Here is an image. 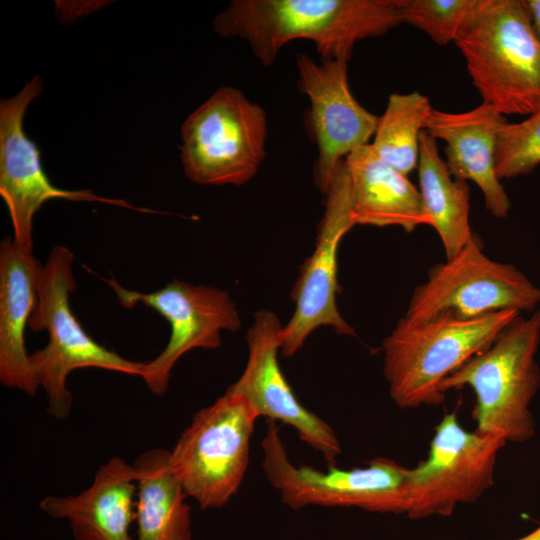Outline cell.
I'll return each instance as SVG.
<instances>
[{
    "instance_id": "12",
    "label": "cell",
    "mask_w": 540,
    "mask_h": 540,
    "mask_svg": "<svg viewBox=\"0 0 540 540\" xmlns=\"http://www.w3.org/2000/svg\"><path fill=\"white\" fill-rule=\"evenodd\" d=\"M325 197L315 248L300 268L291 291L295 309L281 332L280 351L287 358L295 355L309 335L321 326H329L339 335H356L336 306L340 290L338 248L343 237L355 226L351 215V183L344 160L337 166Z\"/></svg>"
},
{
    "instance_id": "1",
    "label": "cell",
    "mask_w": 540,
    "mask_h": 540,
    "mask_svg": "<svg viewBox=\"0 0 540 540\" xmlns=\"http://www.w3.org/2000/svg\"><path fill=\"white\" fill-rule=\"evenodd\" d=\"M400 0H233L213 20L223 37L245 40L264 66L292 40L312 41L321 61L347 62L355 44L403 23Z\"/></svg>"
},
{
    "instance_id": "20",
    "label": "cell",
    "mask_w": 540,
    "mask_h": 540,
    "mask_svg": "<svg viewBox=\"0 0 540 540\" xmlns=\"http://www.w3.org/2000/svg\"><path fill=\"white\" fill-rule=\"evenodd\" d=\"M137 484L136 540H191L188 497L170 463V451L154 448L132 464Z\"/></svg>"
},
{
    "instance_id": "15",
    "label": "cell",
    "mask_w": 540,
    "mask_h": 540,
    "mask_svg": "<svg viewBox=\"0 0 540 540\" xmlns=\"http://www.w3.org/2000/svg\"><path fill=\"white\" fill-rule=\"evenodd\" d=\"M282 328L273 311L255 312L246 335V366L231 387L245 396L259 417L290 425L302 441L323 456L328 466L335 465L342 450L334 430L298 401L281 371L278 352Z\"/></svg>"
},
{
    "instance_id": "6",
    "label": "cell",
    "mask_w": 540,
    "mask_h": 540,
    "mask_svg": "<svg viewBox=\"0 0 540 540\" xmlns=\"http://www.w3.org/2000/svg\"><path fill=\"white\" fill-rule=\"evenodd\" d=\"M257 411L231 386L200 409L170 451L171 467L188 497L202 509L226 505L249 463Z\"/></svg>"
},
{
    "instance_id": "26",
    "label": "cell",
    "mask_w": 540,
    "mask_h": 540,
    "mask_svg": "<svg viewBox=\"0 0 540 540\" xmlns=\"http://www.w3.org/2000/svg\"><path fill=\"white\" fill-rule=\"evenodd\" d=\"M517 540H540V526L531 533Z\"/></svg>"
},
{
    "instance_id": "21",
    "label": "cell",
    "mask_w": 540,
    "mask_h": 540,
    "mask_svg": "<svg viewBox=\"0 0 540 540\" xmlns=\"http://www.w3.org/2000/svg\"><path fill=\"white\" fill-rule=\"evenodd\" d=\"M419 192L437 232L446 259L455 257L474 238L469 224L467 181L453 177L438 151L437 140L425 130L420 136Z\"/></svg>"
},
{
    "instance_id": "25",
    "label": "cell",
    "mask_w": 540,
    "mask_h": 540,
    "mask_svg": "<svg viewBox=\"0 0 540 540\" xmlns=\"http://www.w3.org/2000/svg\"><path fill=\"white\" fill-rule=\"evenodd\" d=\"M528 12L532 29L540 40V0H523Z\"/></svg>"
},
{
    "instance_id": "3",
    "label": "cell",
    "mask_w": 540,
    "mask_h": 540,
    "mask_svg": "<svg viewBox=\"0 0 540 540\" xmlns=\"http://www.w3.org/2000/svg\"><path fill=\"white\" fill-rule=\"evenodd\" d=\"M454 42L484 103L504 116L540 109V40L523 0H479Z\"/></svg>"
},
{
    "instance_id": "22",
    "label": "cell",
    "mask_w": 540,
    "mask_h": 540,
    "mask_svg": "<svg viewBox=\"0 0 540 540\" xmlns=\"http://www.w3.org/2000/svg\"><path fill=\"white\" fill-rule=\"evenodd\" d=\"M432 109L429 99L417 91L390 94L371 143L375 153L401 173L412 172L418 167L420 136Z\"/></svg>"
},
{
    "instance_id": "4",
    "label": "cell",
    "mask_w": 540,
    "mask_h": 540,
    "mask_svg": "<svg viewBox=\"0 0 540 540\" xmlns=\"http://www.w3.org/2000/svg\"><path fill=\"white\" fill-rule=\"evenodd\" d=\"M540 343V309L519 317L487 349L473 356L441 384L451 389L470 387L479 432L505 442H525L535 434L530 404L540 388L536 353Z\"/></svg>"
},
{
    "instance_id": "17",
    "label": "cell",
    "mask_w": 540,
    "mask_h": 540,
    "mask_svg": "<svg viewBox=\"0 0 540 540\" xmlns=\"http://www.w3.org/2000/svg\"><path fill=\"white\" fill-rule=\"evenodd\" d=\"M136 493L133 465L113 456L87 489L77 495L45 496L39 507L52 518L67 520L75 540H132Z\"/></svg>"
},
{
    "instance_id": "5",
    "label": "cell",
    "mask_w": 540,
    "mask_h": 540,
    "mask_svg": "<svg viewBox=\"0 0 540 540\" xmlns=\"http://www.w3.org/2000/svg\"><path fill=\"white\" fill-rule=\"evenodd\" d=\"M74 255L67 247L52 248L38 278V301L29 328L46 330L47 345L29 354L39 387L48 398L47 413L66 419L73 398L67 388L69 374L80 368H99L130 376H140L144 362L128 360L97 343L84 330L70 307L76 290L73 275Z\"/></svg>"
},
{
    "instance_id": "7",
    "label": "cell",
    "mask_w": 540,
    "mask_h": 540,
    "mask_svg": "<svg viewBox=\"0 0 540 540\" xmlns=\"http://www.w3.org/2000/svg\"><path fill=\"white\" fill-rule=\"evenodd\" d=\"M264 473L292 509L309 505L357 507L370 512L407 514L410 506V475L396 461L377 457L367 466L326 470L296 466L287 454L277 422L267 419L262 440Z\"/></svg>"
},
{
    "instance_id": "10",
    "label": "cell",
    "mask_w": 540,
    "mask_h": 540,
    "mask_svg": "<svg viewBox=\"0 0 540 540\" xmlns=\"http://www.w3.org/2000/svg\"><path fill=\"white\" fill-rule=\"evenodd\" d=\"M501 437L463 428L456 413L435 429L426 459L411 468L408 517L448 516L477 501L494 483Z\"/></svg>"
},
{
    "instance_id": "18",
    "label": "cell",
    "mask_w": 540,
    "mask_h": 540,
    "mask_svg": "<svg viewBox=\"0 0 540 540\" xmlns=\"http://www.w3.org/2000/svg\"><path fill=\"white\" fill-rule=\"evenodd\" d=\"M42 264L12 236L0 243V382L29 396L39 384L25 347V329L38 301Z\"/></svg>"
},
{
    "instance_id": "8",
    "label": "cell",
    "mask_w": 540,
    "mask_h": 540,
    "mask_svg": "<svg viewBox=\"0 0 540 540\" xmlns=\"http://www.w3.org/2000/svg\"><path fill=\"white\" fill-rule=\"evenodd\" d=\"M267 131L260 105L236 88H219L181 127L185 175L200 185L245 184L266 156Z\"/></svg>"
},
{
    "instance_id": "16",
    "label": "cell",
    "mask_w": 540,
    "mask_h": 540,
    "mask_svg": "<svg viewBox=\"0 0 540 540\" xmlns=\"http://www.w3.org/2000/svg\"><path fill=\"white\" fill-rule=\"evenodd\" d=\"M505 123V116L484 102L459 113L433 108L425 123L427 133L445 142V162L451 175L473 181L496 218H505L511 208L495 168L497 137Z\"/></svg>"
},
{
    "instance_id": "11",
    "label": "cell",
    "mask_w": 540,
    "mask_h": 540,
    "mask_svg": "<svg viewBox=\"0 0 540 540\" xmlns=\"http://www.w3.org/2000/svg\"><path fill=\"white\" fill-rule=\"evenodd\" d=\"M119 302L126 308L143 304L165 318L170 338L164 350L144 362L140 377L155 395L167 391L176 362L195 348L216 349L222 331H236L241 319L235 302L226 290L173 280L161 289L145 293L124 288L115 279L107 280Z\"/></svg>"
},
{
    "instance_id": "24",
    "label": "cell",
    "mask_w": 540,
    "mask_h": 540,
    "mask_svg": "<svg viewBox=\"0 0 540 540\" xmlns=\"http://www.w3.org/2000/svg\"><path fill=\"white\" fill-rule=\"evenodd\" d=\"M479 0H400V13L407 22L426 33L436 44L454 42Z\"/></svg>"
},
{
    "instance_id": "14",
    "label": "cell",
    "mask_w": 540,
    "mask_h": 540,
    "mask_svg": "<svg viewBox=\"0 0 540 540\" xmlns=\"http://www.w3.org/2000/svg\"><path fill=\"white\" fill-rule=\"evenodd\" d=\"M296 64L298 87L310 101L308 131L318 149L314 181L325 195L339 163L369 144L379 117L354 98L347 62L326 60L318 64L301 54Z\"/></svg>"
},
{
    "instance_id": "9",
    "label": "cell",
    "mask_w": 540,
    "mask_h": 540,
    "mask_svg": "<svg viewBox=\"0 0 540 540\" xmlns=\"http://www.w3.org/2000/svg\"><path fill=\"white\" fill-rule=\"evenodd\" d=\"M540 288L514 265L490 259L477 235L455 257L433 266L415 288L405 316L474 318L501 310L534 312Z\"/></svg>"
},
{
    "instance_id": "19",
    "label": "cell",
    "mask_w": 540,
    "mask_h": 540,
    "mask_svg": "<svg viewBox=\"0 0 540 540\" xmlns=\"http://www.w3.org/2000/svg\"><path fill=\"white\" fill-rule=\"evenodd\" d=\"M352 190L355 225L399 226L406 232L429 225L419 189L407 175L383 161L371 144L344 159Z\"/></svg>"
},
{
    "instance_id": "23",
    "label": "cell",
    "mask_w": 540,
    "mask_h": 540,
    "mask_svg": "<svg viewBox=\"0 0 540 540\" xmlns=\"http://www.w3.org/2000/svg\"><path fill=\"white\" fill-rule=\"evenodd\" d=\"M518 123H505L497 137L495 168L500 180L540 166V109Z\"/></svg>"
},
{
    "instance_id": "2",
    "label": "cell",
    "mask_w": 540,
    "mask_h": 540,
    "mask_svg": "<svg viewBox=\"0 0 540 540\" xmlns=\"http://www.w3.org/2000/svg\"><path fill=\"white\" fill-rule=\"evenodd\" d=\"M501 310L474 318L438 314L401 317L383 340V371L389 395L401 409L439 405L442 382L487 349L520 316Z\"/></svg>"
},
{
    "instance_id": "13",
    "label": "cell",
    "mask_w": 540,
    "mask_h": 540,
    "mask_svg": "<svg viewBox=\"0 0 540 540\" xmlns=\"http://www.w3.org/2000/svg\"><path fill=\"white\" fill-rule=\"evenodd\" d=\"M41 90V78L35 76L14 97L0 102V195L9 212L14 241L33 251L34 215L51 199L97 201L149 212V209L134 207L124 200L98 196L89 189L64 190L50 182L42 168L36 144L23 129L25 112Z\"/></svg>"
}]
</instances>
